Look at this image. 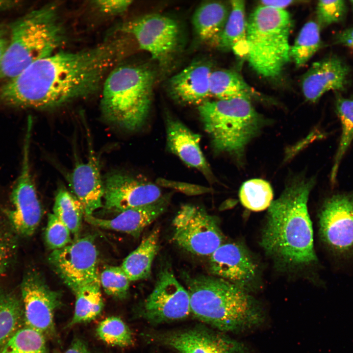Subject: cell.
<instances>
[{
  "mask_svg": "<svg viewBox=\"0 0 353 353\" xmlns=\"http://www.w3.org/2000/svg\"><path fill=\"white\" fill-rule=\"evenodd\" d=\"M123 43L110 39L88 49L54 52L34 62L0 88L11 107L47 109L94 93L123 55Z\"/></svg>",
  "mask_w": 353,
  "mask_h": 353,
  "instance_id": "1",
  "label": "cell"
},
{
  "mask_svg": "<svg viewBox=\"0 0 353 353\" xmlns=\"http://www.w3.org/2000/svg\"><path fill=\"white\" fill-rule=\"evenodd\" d=\"M314 178L288 185L268 208L261 244L267 253L283 263L309 266L318 263L307 202Z\"/></svg>",
  "mask_w": 353,
  "mask_h": 353,
  "instance_id": "2",
  "label": "cell"
},
{
  "mask_svg": "<svg viewBox=\"0 0 353 353\" xmlns=\"http://www.w3.org/2000/svg\"><path fill=\"white\" fill-rule=\"evenodd\" d=\"M186 278L191 313L199 320L231 332L252 328L263 322V310L244 289L217 277Z\"/></svg>",
  "mask_w": 353,
  "mask_h": 353,
  "instance_id": "3",
  "label": "cell"
},
{
  "mask_svg": "<svg viewBox=\"0 0 353 353\" xmlns=\"http://www.w3.org/2000/svg\"><path fill=\"white\" fill-rule=\"evenodd\" d=\"M9 27V42L1 71V80L5 82L37 60L55 52L66 38L55 4H47L29 12Z\"/></svg>",
  "mask_w": 353,
  "mask_h": 353,
  "instance_id": "4",
  "label": "cell"
},
{
  "mask_svg": "<svg viewBox=\"0 0 353 353\" xmlns=\"http://www.w3.org/2000/svg\"><path fill=\"white\" fill-rule=\"evenodd\" d=\"M154 75L141 66L113 68L102 84V114L109 122L128 130L140 128L150 110Z\"/></svg>",
  "mask_w": 353,
  "mask_h": 353,
  "instance_id": "5",
  "label": "cell"
},
{
  "mask_svg": "<svg viewBox=\"0 0 353 353\" xmlns=\"http://www.w3.org/2000/svg\"><path fill=\"white\" fill-rule=\"evenodd\" d=\"M293 25L285 9L260 5L247 22L246 56L250 66L266 78L278 76L290 61L289 36Z\"/></svg>",
  "mask_w": 353,
  "mask_h": 353,
  "instance_id": "6",
  "label": "cell"
},
{
  "mask_svg": "<svg viewBox=\"0 0 353 353\" xmlns=\"http://www.w3.org/2000/svg\"><path fill=\"white\" fill-rule=\"evenodd\" d=\"M198 110L215 151L239 158L264 123L251 101L245 99L207 100L198 106Z\"/></svg>",
  "mask_w": 353,
  "mask_h": 353,
  "instance_id": "7",
  "label": "cell"
},
{
  "mask_svg": "<svg viewBox=\"0 0 353 353\" xmlns=\"http://www.w3.org/2000/svg\"><path fill=\"white\" fill-rule=\"evenodd\" d=\"M321 242L337 270L353 267V191L327 198L318 213Z\"/></svg>",
  "mask_w": 353,
  "mask_h": 353,
  "instance_id": "8",
  "label": "cell"
},
{
  "mask_svg": "<svg viewBox=\"0 0 353 353\" xmlns=\"http://www.w3.org/2000/svg\"><path fill=\"white\" fill-rule=\"evenodd\" d=\"M33 125L27 124L20 173L10 198L12 208L4 210L13 232L23 237L31 236L40 222L42 210L32 179L30 164V145Z\"/></svg>",
  "mask_w": 353,
  "mask_h": 353,
  "instance_id": "9",
  "label": "cell"
},
{
  "mask_svg": "<svg viewBox=\"0 0 353 353\" xmlns=\"http://www.w3.org/2000/svg\"><path fill=\"white\" fill-rule=\"evenodd\" d=\"M173 240L191 253L210 256L223 244L224 236L217 220L199 206H181L173 219Z\"/></svg>",
  "mask_w": 353,
  "mask_h": 353,
  "instance_id": "10",
  "label": "cell"
},
{
  "mask_svg": "<svg viewBox=\"0 0 353 353\" xmlns=\"http://www.w3.org/2000/svg\"><path fill=\"white\" fill-rule=\"evenodd\" d=\"M120 28L132 35L139 47L160 65L169 62L180 40V29L177 21L159 14L138 17L126 23Z\"/></svg>",
  "mask_w": 353,
  "mask_h": 353,
  "instance_id": "11",
  "label": "cell"
},
{
  "mask_svg": "<svg viewBox=\"0 0 353 353\" xmlns=\"http://www.w3.org/2000/svg\"><path fill=\"white\" fill-rule=\"evenodd\" d=\"M23 316L25 327L45 336L56 335L54 314L61 304L60 294L51 290L35 271L27 272L20 285Z\"/></svg>",
  "mask_w": 353,
  "mask_h": 353,
  "instance_id": "12",
  "label": "cell"
},
{
  "mask_svg": "<svg viewBox=\"0 0 353 353\" xmlns=\"http://www.w3.org/2000/svg\"><path fill=\"white\" fill-rule=\"evenodd\" d=\"M98 256L94 239L89 236L53 250L49 260L56 273L75 293L81 286L99 279Z\"/></svg>",
  "mask_w": 353,
  "mask_h": 353,
  "instance_id": "13",
  "label": "cell"
},
{
  "mask_svg": "<svg viewBox=\"0 0 353 353\" xmlns=\"http://www.w3.org/2000/svg\"><path fill=\"white\" fill-rule=\"evenodd\" d=\"M190 313L187 290L178 281L171 269L164 268L144 302V317L148 322L157 324L184 319Z\"/></svg>",
  "mask_w": 353,
  "mask_h": 353,
  "instance_id": "14",
  "label": "cell"
},
{
  "mask_svg": "<svg viewBox=\"0 0 353 353\" xmlns=\"http://www.w3.org/2000/svg\"><path fill=\"white\" fill-rule=\"evenodd\" d=\"M104 184V206L119 213L154 202L162 196L151 182L121 173L109 175Z\"/></svg>",
  "mask_w": 353,
  "mask_h": 353,
  "instance_id": "15",
  "label": "cell"
},
{
  "mask_svg": "<svg viewBox=\"0 0 353 353\" xmlns=\"http://www.w3.org/2000/svg\"><path fill=\"white\" fill-rule=\"evenodd\" d=\"M160 339L179 353H248L242 343L204 328L173 331Z\"/></svg>",
  "mask_w": 353,
  "mask_h": 353,
  "instance_id": "16",
  "label": "cell"
},
{
  "mask_svg": "<svg viewBox=\"0 0 353 353\" xmlns=\"http://www.w3.org/2000/svg\"><path fill=\"white\" fill-rule=\"evenodd\" d=\"M209 269L213 275L242 289L254 279L256 265L248 252L235 243L223 244L210 255Z\"/></svg>",
  "mask_w": 353,
  "mask_h": 353,
  "instance_id": "17",
  "label": "cell"
},
{
  "mask_svg": "<svg viewBox=\"0 0 353 353\" xmlns=\"http://www.w3.org/2000/svg\"><path fill=\"white\" fill-rule=\"evenodd\" d=\"M350 73L348 65L337 56L326 57L312 64L302 77V88L306 100L317 101L329 91H343Z\"/></svg>",
  "mask_w": 353,
  "mask_h": 353,
  "instance_id": "18",
  "label": "cell"
},
{
  "mask_svg": "<svg viewBox=\"0 0 353 353\" xmlns=\"http://www.w3.org/2000/svg\"><path fill=\"white\" fill-rule=\"evenodd\" d=\"M169 196H162L157 201L119 213L112 219H102L93 215H84L90 224L104 229L124 232L138 237L144 229L154 221L166 210Z\"/></svg>",
  "mask_w": 353,
  "mask_h": 353,
  "instance_id": "19",
  "label": "cell"
},
{
  "mask_svg": "<svg viewBox=\"0 0 353 353\" xmlns=\"http://www.w3.org/2000/svg\"><path fill=\"white\" fill-rule=\"evenodd\" d=\"M74 195L81 204L84 215H92L102 206L104 184L98 160L91 154L86 162L76 164L69 176Z\"/></svg>",
  "mask_w": 353,
  "mask_h": 353,
  "instance_id": "20",
  "label": "cell"
},
{
  "mask_svg": "<svg viewBox=\"0 0 353 353\" xmlns=\"http://www.w3.org/2000/svg\"><path fill=\"white\" fill-rule=\"evenodd\" d=\"M166 129L169 150L186 165L198 169L211 179L212 172L200 147V135L178 120L169 116Z\"/></svg>",
  "mask_w": 353,
  "mask_h": 353,
  "instance_id": "21",
  "label": "cell"
},
{
  "mask_svg": "<svg viewBox=\"0 0 353 353\" xmlns=\"http://www.w3.org/2000/svg\"><path fill=\"white\" fill-rule=\"evenodd\" d=\"M211 72L207 63L198 61L191 64L170 78L169 87L171 94L183 103L201 105L210 96Z\"/></svg>",
  "mask_w": 353,
  "mask_h": 353,
  "instance_id": "22",
  "label": "cell"
},
{
  "mask_svg": "<svg viewBox=\"0 0 353 353\" xmlns=\"http://www.w3.org/2000/svg\"><path fill=\"white\" fill-rule=\"evenodd\" d=\"M247 22L243 0L231 1V8L226 24L215 42L224 50H232L237 55L246 56Z\"/></svg>",
  "mask_w": 353,
  "mask_h": 353,
  "instance_id": "23",
  "label": "cell"
},
{
  "mask_svg": "<svg viewBox=\"0 0 353 353\" xmlns=\"http://www.w3.org/2000/svg\"><path fill=\"white\" fill-rule=\"evenodd\" d=\"M229 9L218 1H207L197 7L192 17V24L199 39L215 43L227 20Z\"/></svg>",
  "mask_w": 353,
  "mask_h": 353,
  "instance_id": "24",
  "label": "cell"
},
{
  "mask_svg": "<svg viewBox=\"0 0 353 353\" xmlns=\"http://www.w3.org/2000/svg\"><path fill=\"white\" fill-rule=\"evenodd\" d=\"M159 236V230L156 228L124 260L121 267L130 281L146 279L150 276L158 249Z\"/></svg>",
  "mask_w": 353,
  "mask_h": 353,
  "instance_id": "25",
  "label": "cell"
},
{
  "mask_svg": "<svg viewBox=\"0 0 353 353\" xmlns=\"http://www.w3.org/2000/svg\"><path fill=\"white\" fill-rule=\"evenodd\" d=\"M209 92L218 100L242 98L251 101L260 96L235 72L219 70L211 72L209 77Z\"/></svg>",
  "mask_w": 353,
  "mask_h": 353,
  "instance_id": "26",
  "label": "cell"
},
{
  "mask_svg": "<svg viewBox=\"0 0 353 353\" xmlns=\"http://www.w3.org/2000/svg\"><path fill=\"white\" fill-rule=\"evenodd\" d=\"M74 293L75 310L69 326L90 322L99 316L104 306L100 278L81 286Z\"/></svg>",
  "mask_w": 353,
  "mask_h": 353,
  "instance_id": "27",
  "label": "cell"
},
{
  "mask_svg": "<svg viewBox=\"0 0 353 353\" xmlns=\"http://www.w3.org/2000/svg\"><path fill=\"white\" fill-rule=\"evenodd\" d=\"M335 105L341 123V134L330 175V181L333 186L341 162L353 141V99L338 96Z\"/></svg>",
  "mask_w": 353,
  "mask_h": 353,
  "instance_id": "28",
  "label": "cell"
},
{
  "mask_svg": "<svg viewBox=\"0 0 353 353\" xmlns=\"http://www.w3.org/2000/svg\"><path fill=\"white\" fill-rule=\"evenodd\" d=\"M69 229L77 235L81 228L84 211L75 196L65 187H60L55 196L53 213Z\"/></svg>",
  "mask_w": 353,
  "mask_h": 353,
  "instance_id": "29",
  "label": "cell"
},
{
  "mask_svg": "<svg viewBox=\"0 0 353 353\" xmlns=\"http://www.w3.org/2000/svg\"><path fill=\"white\" fill-rule=\"evenodd\" d=\"M321 44L320 26L314 21L305 23L290 49V57L298 67L305 64Z\"/></svg>",
  "mask_w": 353,
  "mask_h": 353,
  "instance_id": "30",
  "label": "cell"
},
{
  "mask_svg": "<svg viewBox=\"0 0 353 353\" xmlns=\"http://www.w3.org/2000/svg\"><path fill=\"white\" fill-rule=\"evenodd\" d=\"M46 338L40 332L25 326L9 337L0 353H49Z\"/></svg>",
  "mask_w": 353,
  "mask_h": 353,
  "instance_id": "31",
  "label": "cell"
},
{
  "mask_svg": "<svg viewBox=\"0 0 353 353\" xmlns=\"http://www.w3.org/2000/svg\"><path fill=\"white\" fill-rule=\"evenodd\" d=\"M239 198L245 207L252 211H261L270 206L273 191L268 181L259 178L252 179L242 185Z\"/></svg>",
  "mask_w": 353,
  "mask_h": 353,
  "instance_id": "32",
  "label": "cell"
},
{
  "mask_svg": "<svg viewBox=\"0 0 353 353\" xmlns=\"http://www.w3.org/2000/svg\"><path fill=\"white\" fill-rule=\"evenodd\" d=\"M22 316L19 300L14 295L0 290V351L17 330Z\"/></svg>",
  "mask_w": 353,
  "mask_h": 353,
  "instance_id": "33",
  "label": "cell"
},
{
  "mask_svg": "<svg viewBox=\"0 0 353 353\" xmlns=\"http://www.w3.org/2000/svg\"><path fill=\"white\" fill-rule=\"evenodd\" d=\"M99 338L105 344L119 347H126L133 343L132 332L126 324L119 317H108L101 321L96 329Z\"/></svg>",
  "mask_w": 353,
  "mask_h": 353,
  "instance_id": "34",
  "label": "cell"
},
{
  "mask_svg": "<svg viewBox=\"0 0 353 353\" xmlns=\"http://www.w3.org/2000/svg\"><path fill=\"white\" fill-rule=\"evenodd\" d=\"M99 278L101 286L108 295L120 299L127 296L130 281L121 267H106Z\"/></svg>",
  "mask_w": 353,
  "mask_h": 353,
  "instance_id": "35",
  "label": "cell"
},
{
  "mask_svg": "<svg viewBox=\"0 0 353 353\" xmlns=\"http://www.w3.org/2000/svg\"><path fill=\"white\" fill-rule=\"evenodd\" d=\"M71 233L67 227L54 214H49L45 238L50 249L59 250L70 244L72 242Z\"/></svg>",
  "mask_w": 353,
  "mask_h": 353,
  "instance_id": "36",
  "label": "cell"
},
{
  "mask_svg": "<svg viewBox=\"0 0 353 353\" xmlns=\"http://www.w3.org/2000/svg\"><path fill=\"white\" fill-rule=\"evenodd\" d=\"M347 5L344 0H320L316 7L318 24L325 27L340 22L345 16Z\"/></svg>",
  "mask_w": 353,
  "mask_h": 353,
  "instance_id": "37",
  "label": "cell"
},
{
  "mask_svg": "<svg viewBox=\"0 0 353 353\" xmlns=\"http://www.w3.org/2000/svg\"><path fill=\"white\" fill-rule=\"evenodd\" d=\"M13 231L0 221V278L15 259L17 243Z\"/></svg>",
  "mask_w": 353,
  "mask_h": 353,
  "instance_id": "38",
  "label": "cell"
},
{
  "mask_svg": "<svg viewBox=\"0 0 353 353\" xmlns=\"http://www.w3.org/2000/svg\"><path fill=\"white\" fill-rule=\"evenodd\" d=\"M132 1L127 0H99L94 4L99 11L110 15L121 14L126 11Z\"/></svg>",
  "mask_w": 353,
  "mask_h": 353,
  "instance_id": "39",
  "label": "cell"
},
{
  "mask_svg": "<svg viewBox=\"0 0 353 353\" xmlns=\"http://www.w3.org/2000/svg\"><path fill=\"white\" fill-rule=\"evenodd\" d=\"M160 185L172 187L189 195H195L208 193L207 188L186 183L170 181L160 178Z\"/></svg>",
  "mask_w": 353,
  "mask_h": 353,
  "instance_id": "40",
  "label": "cell"
},
{
  "mask_svg": "<svg viewBox=\"0 0 353 353\" xmlns=\"http://www.w3.org/2000/svg\"><path fill=\"white\" fill-rule=\"evenodd\" d=\"M10 38L9 27L0 25V82L1 81L2 62L7 48Z\"/></svg>",
  "mask_w": 353,
  "mask_h": 353,
  "instance_id": "41",
  "label": "cell"
},
{
  "mask_svg": "<svg viewBox=\"0 0 353 353\" xmlns=\"http://www.w3.org/2000/svg\"><path fill=\"white\" fill-rule=\"evenodd\" d=\"M337 44L353 50V26L339 33L335 38Z\"/></svg>",
  "mask_w": 353,
  "mask_h": 353,
  "instance_id": "42",
  "label": "cell"
},
{
  "mask_svg": "<svg viewBox=\"0 0 353 353\" xmlns=\"http://www.w3.org/2000/svg\"><path fill=\"white\" fill-rule=\"evenodd\" d=\"M64 353H91L86 344L79 338L75 339Z\"/></svg>",
  "mask_w": 353,
  "mask_h": 353,
  "instance_id": "43",
  "label": "cell"
},
{
  "mask_svg": "<svg viewBox=\"0 0 353 353\" xmlns=\"http://www.w3.org/2000/svg\"><path fill=\"white\" fill-rule=\"evenodd\" d=\"M261 5L272 7L277 9H284L285 7L290 5L293 2V0H262Z\"/></svg>",
  "mask_w": 353,
  "mask_h": 353,
  "instance_id": "44",
  "label": "cell"
},
{
  "mask_svg": "<svg viewBox=\"0 0 353 353\" xmlns=\"http://www.w3.org/2000/svg\"><path fill=\"white\" fill-rule=\"evenodd\" d=\"M21 4V1L17 0H0V11L15 8Z\"/></svg>",
  "mask_w": 353,
  "mask_h": 353,
  "instance_id": "45",
  "label": "cell"
},
{
  "mask_svg": "<svg viewBox=\"0 0 353 353\" xmlns=\"http://www.w3.org/2000/svg\"><path fill=\"white\" fill-rule=\"evenodd\" d=\"M350 3H351V5H352V6L353 8V0H351V1H350Z\"/></svg>",
  "mask_w": 353,
  "mask_h": 353,
  "instance_id": "46",
  "label": "cell"
}]
</instances>
